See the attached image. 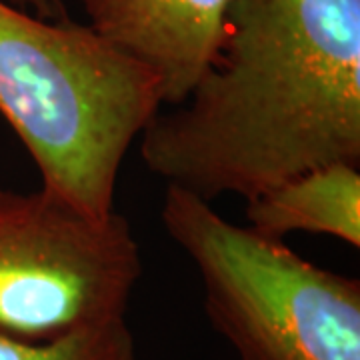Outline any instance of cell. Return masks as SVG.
Returning <instances> with one entry per match:
<instances>
[{
	"label": "cell",
	"instance_id": "obj_1",
	"mask_svg": "<svg viewBox=\"0 0 360 360\" xmlns=\"http://www.w3.org/2000/svg\"><path fill=\"white\" fill-rule=\"evenodd\" d=\"M139 153L208 202L360 165V0H231L212 65L142 130Z\"/></svg>",
	"mask_w": 360,
	"mask_h": 360
},
{
	"label": "cell",
	"instance_id": "obj_2",
	"mask_svg": "<svg viewBox=\"0 0 360 360\" xmlns=\"http://www.w3.org/2000/svg\"><path fill=\"white\" fill-rule=\"evenodd\" d=\"M162 108L155 72L89 25L0 0V115L44 191L94 217L115 212L122 162Z\"/></svg>",
	"mask_w": 360,
	"mask_h": 360
},
{
	"label": "cell",
	"instance_id": "obj_3",
	"mask_svg": "<svg viewBox=\"0 0 360 360\" xmlns=\"http://www.w3.org/2000/svg\"><path fill=\"white\" fill-rule=\"evenodd\" d=\"M160 222L200 276L206 319L236 360H360V281L167 186Z\"/></svg>",
	"mask_w": 360,
	"mask_h": 360
},
{
	"label": "cell",
	"instance_id": "obj_4",
	"mask_svg": "<svg viewBox=\"0 0 360 360\" xmlns=\"http://www.w3.org/2000/svg\"><path fill=\"white\" fill-rule=\"evenodd\" d=\"M142 276L120 212L94 217L40 186L0 188V330L49 340L127 321Z\"/></svg>",
	"mask_w": 360,
	"mask_h": 360
},
{
	"label": "cell",
	"instance_id": "obj_5",
	"mask_svg": "<svg viewBox=\"0 0 360 360\" xmlns=\"http://www.w3.org/2000/svg\"><path fill=\"white\" fill-rule=\"evenodd\" d=\"M231 0H82L89 26L153 70L165 106L180 104L212 65Z\"/></svg>",
	"mask_w": 360,
	"mask_h": 360
},
{
	"label": "cell",
	"instance_id": "obj_6",
	"mask_svg": "<svg viewBox=\"0 0 360 360\" xmlns=\"http://www.w3.org/2000/svg\"><path fill=\"white\" fill-rule=\"evenodd\" d=\"M245 202L248 226L269 238L309 232L360 248V165L310 168Z\"/></svg>",
	"mask_w": 360,
	"mask_h": 360
},
{
	"label": "cell",
	"instance_id": "obj_7",
	"mask_svg": "<svg viewBox=\"0 0 360 360\" xmlns=\"http://www.w3.org/2000/svg\"><path fill=\"white\" fill-rule=\"evenodd\" d=\"M0 360H136L129 321L82 328L49 340H25L0 330Z\"/></svg>",
	"mask_w": 360,
	"mask_h": 360
},
{
	"label": "cell",
	"instance_id": "obj_8",
	"mask_svg": "<svg viewBox=\"0 0 360 360\" xmlns=\"http://www.w3.org/2000/svg\"><path fill=\"white\" fill-rule=\"evenodd\" d=\"M11 4L25 8L28 13L37 14L46 20H68L70 14L66 8L65 0H8Z\"/></svg>",
	"mask_w": 360,
	"mask_h": 360
}]
</instances>
